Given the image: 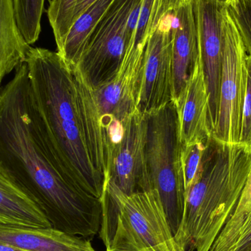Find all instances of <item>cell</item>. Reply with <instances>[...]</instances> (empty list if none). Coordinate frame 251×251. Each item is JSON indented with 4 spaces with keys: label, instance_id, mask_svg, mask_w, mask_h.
<instances>
[{
    "label": "cell",
    "instance_id": "6da1fadb",
    "mask_svg": "<svg viewBox=\"0 0 251 251\" xmlns=\"http://www.w3.org/2000/svg\"><path fill=\"white\" fill-rule=\"evenodd\" d=\"M25 63L37 122L54 167L71 185L101 201L107 154L92 88L57 51L30 47Z\"/></svg>",
    "mask_w": 251,
    "mask_h": 251
},
{
    "label": "cell",
    "instance_id": "7a4b0ae2",
    "mask_svg": "<svg viewBox=\"0 0 251 251\" xmlns=\"http://www.w3.org/2000/svg\"><path fill=\"white\" fill-rule=\"evenodd\" d=\"M0 171L41 203L54 228L86 239L100 231L101 201L71 185L53 164L37 122L25 62L0 91Z\"/></svg>",
    "mask_w": 251,
    "mask_h": 251
},
{
    "label": "cell",
    "instance_id": "3957f363",
    "mask_svg": "<svg viewBox=\"0 0 251 251\" xmlns=\"http://www.w3.org/2000/svg\"><path fill=\"white\" fill-rule=\"evenodd\" d=\"M251 168V151L240 144L209 139L201 168L185 193L176 239L185 251H209L232 215Z\"/></svg>",
    "mask_w": 251,
    "mask_h": 251
},
{
    "label": "cell",
    "instance_id": "277c9868",
    "mask_svg": "<svg viewBox=\"0 0 251 251\" xmlns=\"http://www.w3.org/2000/svg\"><path fill=\"white\" fill-rule=\"evenodd\" d=\"M100 235L105 251H187L173 233L155 190L126 194L107 182Z\"/></svg>",
    "mask_w": 251,
    "mask_h": 251
},
{
    "label": "cell",
    "instance_id": "5b68a950",
    "mask_svg": "<svg viewBox=\"0 0 251 251\" xmlns=\"http://www.w3.org/2000/svg\"><path fill=\"white\" fill-rule=\"evenodd\" d=\"M146 115V166L151 190H155L174 235L181 226L185 202L181 167L182 143L176 104L171 101Z\"/></svg>",
    "mask_w": 251,
    "mask_h": 251
},
{
    "label": "cell",
    "instance_id": "8992f818",
    "mask_svg": "<svg viewBox=\"0 0 251 251\" xmlns=\"http://www.w3.org/2000/svg\"><path fill=\"white\" fill-rule=\"evenodd\" d=\"M184 0H162L160 14L149 37L138 110L143 114L156 111L174 100L173 46L176 9Z\"/></svg>",
    "mask_w": 251,
    "mask_h": 251
},
{
    "label": "cell",
    "instance_id": "52a82bcc",
    "mask_svg": "<svg viewBox=\"0 0 251 251\" xmlns=\"http://www.w3.org/2000/svg\"><path fill=\"white\" fill-rule=\"evenodd\" d=\"M137 0H114L90 37L76 67L92 89L117 75L128 44L126 24Z\"/></svg>",
    "mask_w": 251,
    "mask_h": 251
},
{
    "label": "cell",
    "instance_id": "ba28073f",
    "mask_svg": "<svg viewBox=\"0 0 251 251\" xmlns=\"http://www.w3.org/2000/svg\"><path fill=\"white\" fill-rule=\"evenodd\" d=\"M224 29L225 49L219 109L212 136L222 143L238 144L247 87L248 53L227 6L224 13Z\"/></svg>",
    "mask_w": 251,
    "mask_h": 251
},
{
    "label": "cell",
    "instance_id": "9c48e42d",
    "mask_svg": "<svg viewBox=\"0 0 251 251\" xmlns=\"http://www.w3.org/2000/svg\"><path fill=\"white\" fill-rule=\"evenodd\" d=\"M144 63L145 54L126 53L114 78L92 89L97 120L107 151L122 137L124 122L138 109Z\"/></svg>",
    "mask_w": 251,
    "mask_h": 251
},
{
    "label": "cell",
    "instance_id": "30bf717a",
    "mask_svg": "<svg viewBox=\"0 0 251 251\" xmlns=\"http://www.w3.org/2000/svg\"><path fill=\"white\" fill-rule=\"evenodd\" d=\"M146 115L138 109L124 122L119 141L107 153V181L126 194L151 190L146 166Z\"/></svg>",
    "mask_w": 251,
    "mask_h": 251
},
{
    "label": "cell",
    "instance_id": "8fae6325",
    "mask_svg": "<svg viewBox=\"0 0 251 251\" xmlns=\"http://www.w3.org/2000/svg\"><path fill=\"white\" fill-rule=\"evenodd\" d=\"M227 4L196 0L200 62L209 96L212 132L218 120L220 84L225 49L224 13Z\"/></svg>",
    "mask_w": 251,
    "mask_h": 251
},
{
    "label": "cell",
    "instance_id": "7c38bea8",
    "mask_svg": "<svg viewBox=\"0 0 251 251\" xmlns=\"http://www.w3.org/2000/svg\"><path fill=\"white\" fill-rule=\"evenodd\" d=\"M173 46L174 100L176 102L200 61L196 0H184L176 9Z\"/></svg>",
    "mask_w": 251,
    "mask_h": 251
},
{
    "label": "cell",
    "instance_id": "4fadbf2b",
    "mask_svg": "<svg viewBox=\"0 0 251 251\" xmlns=\"http://www.w3.org/2000/svg\"><path fill=\"white\" fill-rule=\"evenodd\" d=\"M175 103L182 144L207 141L212 132L209 120V96L200 61Z\"/></svg>",
    "mask_w": 251,
    "mask_h": 251
},
{
    "label": "cell",
    "instance_id": "5bb4252c",
    "mask_svg": "<svg viewBox=\"0 0 251 251\" xmlns=\"http://www.w3.org/2000/svg\"><path fill=\"white\" fill-rule=\"evenodd\" d=\"M0 243L26 251H96L86 238L53 227L34 228L0 224Z\"/></svg>",
    "mask_w": 251,
    "mask_h": 251
},
{
    "label": "cell",
    "instance_id": "9a60e30c",
    "mask_svg": "<svg viewBox=\"0 0 251 251\" xmlns=\"http://www.w3.org/2000/svg\"><path fill=\"white\" fill-rule=\"evenodd\" d=\"M0 224L34 228L53 227L41 203L1 171Z\"/></svg>",
    "mask_w": 251,
    "mask_h": 251
},
{
    "label": "cell",
    "instance_id": "2e32d148",
    "mask_svg": "<svg viewBox=\"0 0 251 251\" xmlns=\"http://www.w3.org/2000/svg\"><path fill=\"white\" fill-rule=\"evenodd\" d=\"M29 47L18 27L13 0H0V85L25 63Z\"/></svg>",
    "mask_w": 251,
    "mask_h": 251
},
{
    "label": "cell",
    "instance_id": "e0dca14e",
    "mask_svg": "<svg viewBox=\"0 0 251 251\" xmlns=\"http://www.w3.org/2000/svg\"><path fill=\"white\" fill-rule=\"evenodd\" d=\"M114 0H98L72 25L58 54L70 66H76L94 29Z\"/></svg>",
    "mask_w": 251,
    "mask_h": 251
},
{
    "label": "cell",
    "instance_id": "ac0fdd59",
    "mask_svg": "<svg viewBox=\"0 0 251 251\" xmlns=\"http://www.w3.org/2000/svg\"><path fill=\"white\" fill-rule=\"evenodd\" d=\"M45 0H13L18 27L28 45L38 41Z\"/></svg>",
    "mask_w": 251,
    "mask_h": 251
},
{
    "label": "cell",
    "instance_id": "d6986e66",
    "mask_svg": "<svg viewBox=\"0 0 251 251\" xmlns=\"http://www.w3.org/2000/svg\"><path fill=\"white\" fill-rule=\"evenodd\" d=\"M76 0H51L47 16L57 44V51L63 47L72 26V15Z\"/></svg>",
    "mask_w": 251,
    "mask_h": 251
},
{
    "label": "cell",
    "instance_id": "ffe728a7",
    "mask_svg": "<svg viewBox=\"0 0 251 251\" xmlns=\"http://www.w3.org/2000/svg\"><path fill=\"white\" fill-rule=\"evenodd\" d=\"M208 140L182 144L181 162L185 193L193 185L201 168Z\"/></svg>",
    "mask_w": 251,
    "mask_h": 251
},
{
    "label": "cell",
    "instance_id": "44dd1931",
    "mask_svg": "<svg viewBox=\"0 0 251 251\" xmlns=\"http://www.w3.org/2000/svg\"><path fill=\"white\" fill-rule=\"evenodd\" d=\"M227 8L248 54L251 55V0H231Z\"/></svg>",
    "mask_w": 251,
    "mask_h": 251
},
{
    "label": "cell",
    "instance_id": "7402d4cb",
    "mask_svg": "<svg viewBox=\"0 0 251 251\" xmlns=\"http://www.w3.org/2000/svg\"><path fill=\"white\" fill-rule=\"evenodd\" d=\"M247 87L243 104L239 143L251 151V55L249 54L247 56Z\"/></svg>",
    "mask_w": 251,
    "mask_h": 251
},
{
    "label": "cell",
    "instance_id": "603a6c76",
    "mask_svg": "<svg viewBox=\"0 0 251 251\" xmlns=\"http://www.w3.org/2000/svg\"><path fill=\"white\" fill-rule=\"evenodd\" d=\"M251 247V212L239 230L230 251H245Z\"/></svg>",
    "mask_w": 251,
    "mask_h": 251
},
{
    "label": "cell",
    "instance_id": "cb8c5ba5",
    "mask_svg": "<svg viewBox=\"0 0 251 251\" xmlns=\"http://www.w3.org/2000/svg\"><path fill=\"white\" fill-rule=\"evenodd\" d=\"M98 0H76L72 15V25L82 13H85Z\"/></svg>",
    "mask_w": 251,
    "mask_h": 251
},
{
    "label": "cell",
    "instance_id": "d4e9b609",
    "mask_svg": "<svg viewBox=\"0 0 251 251\" xmlns=\"http://www.w3.org/2000/svg\"><path fill=\"white\" fill-rule=\"evenodd\" d=\"M0 251H26L18 249L14 246L5 244V243H0Z\"/></svg>",
    "mask_w": 251,
    "mask_h": 251
},
{
    "label": "cell",
    "instance_id": "484cf974",
    "mask_svg": "<svg viewBox=\"0 0 251 251\" xmlns=\"http://www.w3.org/2000/svg\"><path fill=\"white\" fill-rule=\"evenodd\" d=\"M214 1H218V2L221 3V4H228L231 0H214Z\"/></svg>",
    "mask_w": 251,
    "mask_h": 251
},
{
    "label": "cell",
    "instance_id": "4316f807",
    "mask_svg": "<svg viewBox=\"0 0 251 251\" xmlns=\"http://www.w3.org/2000/svg\"><path fill=\"white\" fill-rule=\"evenodd\" d=\"M245 251H251V247L249 248V249H248L247 250H246Z\"/></svg>",
    "mask_w": 251,
    "mask_h": 251
},
{
    "label": "cell",
    "instance_id": "83f0119b",
    "mask_svg": "<svg viewBox=\"0 0 251 251\" xmlns=\"http://www.w3.org/2000/svg\"><path fill=\"white\" fill-rule=\"evenodd\" d=\"M192 251L191 249H188V251Z\"/></svg>",
    "mask_w": 251,
    "mask_h": 251
},
{
    "label": "cell",
    "instance_id": "f1b7e54d",
    "mask_svg": "<svg viewBox=\"0 0 251 251\" xmlns=\"http://www.w3.org/2000/svg\"></svg>",
    "mask_w": 251,
    "mask_h": 251
}]
</instances>
